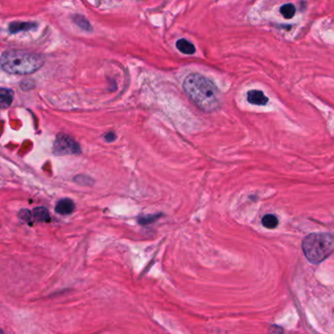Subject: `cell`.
I'll return each instance as SVG.
<instances>
[{"label": "cell", "mask_w": 334, "mask_h": 334, "mask_svg": "<svg viewBox=\"0 0 334 334\" xmlns=\"http://www.w3.org/2000/svg\"><path fill=\"white\" fill-rule=\"evenodd\" d=\"M182 88L187 97L204 112L217 111L221 106L218 88L200 74H189L183 80Z\"/></svg>", "instance_id": "cell-1"}, {"label": "cell", "mask_w": 334, "mask_h": 334, "mask_svg": "<svg viewBox=\"0 0 334 334\" xmlns=\"http://www.w3.org/2000/svg\"><path fill=\"white\" fill-rule=\"evenodd\" d=\"M44 57L33 52L8 49L1 55V68L12 75H29L39 70L44 64Z\"/></svg>", "instance_id": "cell-2"}, {"label": "cell", "mask_w": 334, "mask_h": 334, "mask_svg": "<svg viewBox=\"0 0 334 334\" xmlns=\"http://www.w3.org/2000/svg\"><path fill=\"white\" fill-rule=\"evenodd\" d=\"M305 257L312 264H320L334 252V235L331 233H311L302 242Z\"/></svg>", "instance_id": "cell-3"}, {"label": "cell", "mask_w": 334, "mask_h": 334, "mask_svg": "<svg viewBox=\"0 0 334 334\" xmlns=\"http://www.w3.org/2000/svg\"><path fill=\"white\" fill-rule=\"evenodd\" d=\"M53 152L56 155L78 154L80 153V147L73 137L65 133H59L54 141Z\"/></svg>", "instance_id": "cell-4"}, {"label": "cell", "mask_w": 334, "mask_h": 334, "mask_svg": "<svg viewBox=\"0 0 334 334\" xmlns=\"http://www.w3.org/2000/svg\"><path fill=\"white\" fill-rule=\"evenodd\" d=\"M75 208H76V205L73 200L69 198H64L58 201V203L55 206V212L59 215L67 216V215L72 214L75 211Z\"/></svg>", "instance_id": "cell-5"}, {"label": "cell", "mask_w": 334, "mask_h": 334, "mask_svg": "<svg viewBox=\"0 0 334 334\" xmlns=\"http://www.w3.org/2000/svg\"><path fill=\"white\" fill-rule=\"evenodd\" d=\"M247 100L250 104L263 106L269 102V98L261 90H250L247 93Z\"/></svg>", "instance_id": "cell-6"}, {"label": "cell", "mask_w": 334, "mask_h": 334, "mask_svg": "<svg viewBox=\"0 0 334 334\" xmlns=\"http://www.w3.org/2000/svg\"><path fill=\"white\" fill-rule=\"evenodd\" d=\"M37 27L36 23L31 22H13L9 25V31L11 33H18L20 31H28Z\"/></svg>", "instance_id": "cell-7"}, {"label": "cell", "mask_w": 334, "mask_h": 334, "mask_svg": "<svg viewBox=\"0 0 334 334\" xmlns=\"http://www.w3.org/2000/svg\"><path fill=\"white\" fill-rule=\"evenodd\" d=\"M32 218L34 221L39 223H48L50 222V215L46 208L36 207L32 210Z\"/></svg>", "instance_id": "cell-8"}, {"label": "cell", "mask_w": 334, "mask_h": 334, "mask_svg": "<svg viewBox=\"0 0 334 334\" xmlns=\"http://www.w3.org/2000/svg\"><path fill=\"white\" fill-rule=\"evenodd\" d=\"M14 98V92L11 89L2 87L0 89V105L2 109L10 107V105L13 102Z\"/></svg>", "instance_id": "cell-9"}, {"label": "cell", "mask_w": 334, "mask_h": 334, "mask_svg": "<svg viewBox=\"0 0 334 334\" xmlns=\"http://www.w3.org/2000/svg\"><path fill=\"white\" fill-rule=\"evenodd\" d=\"M177 48L180 50L181 53L183 54H186V55H192L194 54L196 49H195V46L193 45V43H191L190 41L184 39V38H181V39H179L177 41Z\"/></svg>", "instance_id": "cell-10"}, {"label": "cell", "mask_w": 334, "mask_h": 334, "mask_svg": "<svg viewBox=\"0 0 334 334\" xmlns=\"http://www.w3.org/2000/svg\"><path fill=\"white\" fill-rule=\"evenodd\" d=\"M262 225L268 230H274L279 226V219L272 214L265 215L262 219Z\"/></svg>", "instance_id": "cell-11"}, {"label": "cell", "mask_w": 334, "mask_h": 334, "mask_svg": "<svg viewBox=\"0 0 334 334\" xmlns=\"http://www.w3.org/2000/svg\"><path fill=\"white\" fill-rule=\"evenodd\" d=\"M73 21L75 22V24L78 27H80L81 29H83L85 31H91L93 29L92 26L90 25V23L81 15H75L73 17Z\"/></svg>", "instance_id": "cell-12"}, {"label": "cell", "mask_w": 334, "mask_h": 334, "mask_svg": "<svg viewBox=\"0 0 334 334\" xmlns=\"http://www.w3.org/2000/svg\"><path fill=\"white\" fill-rule=\"evenodd\" d=\"M280 11L285 19H291L295 15L296 8L292 3H287L281 7Z\"/></svg>", "instance_id": "cell-13"}, {"label": "cell", "mask_w": 334, "mask_h": 334, "mask_svg": "<svg viewBox=\"0 0 334 334\" xmlns=\"http://www.w3.org/2000/svg\"><path fill=\"white\" fill-rule=\"evenodd\" d=\"M161 216H162V214H160V215L143 216V217H140V218L138 219V223H139L140 225H148V224H152V223H154L156 220H158Z\"/></svg>", "instance_id": "cell-14"}, {"label": "cell", "mask_w": 334, "mask_h": 334, "mask_svg": "<svg viewBox=\"0 0 334 334\" xmlns=\"http://www.w3.org/2000/svg\"><path fill=\"white\" fill-rule=\"evenodd\" d=\"M19 218H20L22 221H24L25 223H27L28 225H32V224H31V223H32L31 219H33V218H32V213H31L30 211H28V210H22V211L19 213Z\"/></svg>", "instance_id": "cell-15"}, {"label": "cell", "mask_w": 334, "mask_h": 334, "mask_svg": "<svg viewBox=\"0 0 334 334\" xmlns=\"http://www.w3.org/2000/svg\"><path fill=\"white\" fill-rule=\"evenodd\" d=\"M87 180H90L89 178H87V177H84V176H78V177H76V178H75V181H76L77 183L82 184V185H88V184H91V183L87 182Z\"/></svg>", "instance_id": "cell-16"}, {"label": "cell", "mask_w": 334, "mask_h": 334, "mask_svg": "<svg viewBox=\"0 0 334 334\" xmlns=\"http://www.w3.org/2000/svg\"><path fill=\"white\" fill-rule=\"evenodd\" d=\"M104 138L108 142H113L117 138V136H116V134L114 132H108L107 134L104 135Z\"/></svg>", "instance_id": "cell-17"}, {"label": "cell", "mask_w": 334, "mask_h": 334, "mask_svg": "<svg viewBox=\"0 0 334 334\" xmlns=\"http://www.w3.org/2000/svg\"><path fill=\"white\" fill-rule=\"evenodd\" d=\"M270 334H283V329L277 326H272L270 328Z\"/></svg>", "instance_id": "cell-18"}]
</instances>
